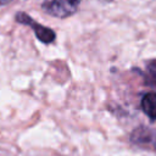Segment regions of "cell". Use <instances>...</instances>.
<instances>
[{
	"label": "cell",
	"mask_w": 156,
	"mask_h": 156,
	"mask_svg": "<svg viewBox=\"0 0 156 156\" xmlns=\"http://www.w3.org/2000/svg\"><path fill=\"white\" fill-rule=\"evenodd\" d=\"M82 0H44L41 10L56 18H67L73 16L80 5Z\"/></svg>",
	"instance_id": "cell-1"
},
{
	"label": "cell",
	"mask_w": 156,
	"mask_h": 156,
	"mask_svg": "<svg viewBox=\"0 0 156 156\" xmlns=\"http://www.w3.org/2000/svg\"><path fill=\"white\" fill-rule=\"evenodd\" d=\"M15 20H16L18 23H21V24H24V26L30 27V28L33 29V32H34L37 39H38L39 41H41L43 44H51V43L55 41V39H56V33H55V30H52L51 28L45 27V26L38 23V22H37L35 20H33L28 13L20 11V12L16 13Z\"/></svg>",
	"instance_id": "cell-2"
},
{
	"label": "cell",
	"mask_w": 156,
	"mask_h": 156,
	"mask_svg": "<svg viewBox=\"0 0 156 156\" xmlns=\"http://www.w3.org/2000/svg\"><path fill=\"white\" fill-rule=\"evenodd\" d=\"M129 140L133 145L156 152V128L140 126L132 130L129 135Z\"/></svg>",
	"instance_id": "cell-3"
},
{
	"label": "cell",
	"mask_w": 156,
	"mask_h": 156,
	"mask_svg": "<svg viewBox=\"0 0 156 156\" xmlns=\"http://www.w3.org/2000/svg\"><path fill=\"white\" fill-rule=\"evenodd\" d=\"M141 110L151 122L156 121V93L149 91L141 99Z\"/></svg>",
	"instance_id": "cell-4"
},
{
	"label": "cell",
	"mask_w": 156,
	"mask_h": 156,
	"mask_svg": "<svg viewBox=\"0 0 156 156\" xmlns=\"http://www.w3.org/2000/svg\"><path fill=\"white\" fill-rule=\"evenodd\" d=\"M144 83L149 87H156V58H151L145 63Z\"/></svg>",
	"instance_id": "cell-5"
},
{
	"label": "cell",
	"mask_w": 156,
	"mask_h": 156,
	"mask_svg": "<svg viewBox=\"0 0 156 156\" xmlns=\"http://www.w3.org/2000/svg\"><path fill=\"white\" fill-rule=\"evenodd\" d=\"M11 1H13V0H0V6H4V5H7V4H10Z\"/></svg>",
	"instance_id": "cell-6"
},
{
	"label": "cell",
	"mask_w": 156,
	"mask_h": 156,
	"mask_svg": "<svg viewBox=\"0 0 156 156\" xmlns=\"http://www.w3.org/2000/svg\"><path fill=\"white\" fill-rule=\"evenodd\" d=\"M100 1H102V2H110V1H112V0H100Z\"/></svg>",
	"instance_id": "cell-7"
}]
</instances>
